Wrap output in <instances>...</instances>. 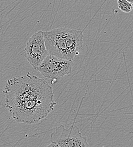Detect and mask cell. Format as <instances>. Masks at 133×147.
I'll list each match as a JSON object with an SVG mask.
<instances>
[{"mask_svg":"<svg viewBox=\"0 0 133 147\" xmlns=\"http://www.w3.org/2000/svg\"><path fill=\"white\" fill-rule=\"evenodd\" d=\"M3 93L11 117L24 124L40 123L56 105L52 87L45 79L29 73L9 79Z\"/></svg>","mask_w":133,"mask_h":147,"instance_id":"cell-1","label":"cell"},{"mask_svg":"<svg viewBox=\"0 0 133 147\" xmlns=\"http://www.w3.org/2000/svg\"><path fill=\"white\" fill-rule=\"evenodd\" d=\"M49 55L73 61L82 49L83 35L82 31L58 28L43 32Z\"/></svg>","mask_w":133,"mask_h":147,"instance_id":"cell-2","label":"cell"},{"mask_svg":"<svg viewBox=\"0 0 133 147\" xmlns=\"http://www.w3.org/2000/svg\"><path fill=\"white\" fill-rule=\"evenodd\" d=\"M74 122L69 128L60 125L55 129V132L51 135V142L61 147H90L87 138L82 135L78 127L74 126Z\"/></svg>","mask_w":133,"mask_h":147,"instance_id":"cell-3","label":"cell"},{"mask_svg":"<svg viewBox=\"0 0 133 147\" xmlns=\"http://www.w3.org/2000/svg\"><path fill=\"white\" fill-rule=\"evenodd\" d=\"M73 66V61L48 55L36 70L45 78L57 80L71 73Z\"/></svg>","mask_w":133,"mask_h":147,"instance_id":"cell-4","label":"cell"},{"mask_svg":"<svg viewBox=\"0 0 133 147\" xmlns=\"http://www.w3.org/2000/svg\"><path fill=\"white\" fill-rule=\"evenodd\" d=\"M49 53L47 49L43 31L35 33L26 43L24 55L34 70H36Z\"/></svg>","mask_w":133,"mask_h":147,"instance_id":"cell-5","label":"cell"},{"mask_svg":"<svg viewBox=\"0 0 133 147\" xmlns=\"http://www.w3.org/2000/svg\"><path fill=\"white\" fill-rule=\"evenodd\" d=\"M117 5L119 9L124 13H129L133 10V4L126 0H117Z\"/></svg>","mask_w":133,"mask_h":147,"instance_id":"cell-6","label":"cell"},{"mask_svg":"<svg viewBox=\"0 0 133 147\" xmlns=\"http://www.w3.org/2000/svg\"><path fill=\"white\" fill-rule=\"evenodd\" d=\"M45 147H60L59 145H58L56 143H53V142H51V144H49V145L45 146Z\"/></svg>","mask_w":133,"mask_h":147,"instance_id":"cell-7","label":"cell"},{"mask_svg":"<svg viewBox=\"0 0 133 147\" xmlns=\"http://www.w3.org/2000/svg\"><path fill=\"white\" fill-rule=\"evenodd\" d=\"M126 1H127L128 2H129V3L133 4V0H126Z\"/></svg>","mask_w":133,"mask_h":147,"instance_id":"cell-8","label":"cell"}]
</instances>
